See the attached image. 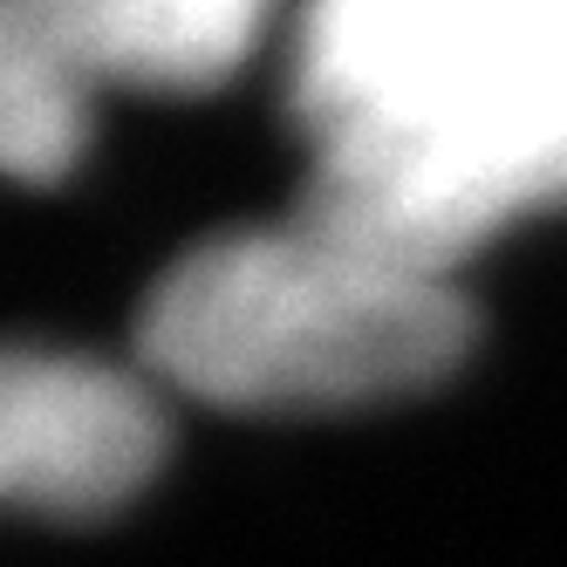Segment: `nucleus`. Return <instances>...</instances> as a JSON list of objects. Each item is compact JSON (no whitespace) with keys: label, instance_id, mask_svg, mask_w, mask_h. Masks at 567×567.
I'll return each instance as SVG.
<instances>
[{"label":"nucleus","instance_id":"39448f33","mask_svg":"<svg viewBox=\"0 0 567 567\" xmlns=\"http://www.w3.org/2000/svg\"><path fill=\"white\" fill-rule=\"evenodd\" d=\"M83 90L90 75L75 69L21 0H8V21H0V151H8V172L28 185H55L75 151H83Z\"/></svg>","mask_w":567,"mask_h":567},{"label":"nucleus","instance_id":"20e7f679","mask_svg":"<svg viewBox=\"0 0 567 567\" xmlns=\"http://www.w3.org/2000/svg\"><path fill=\"white\" fill-rule=\"evenodd\" d=\"M90 75L137 90H213L254 55L274 0H21Z\"/></svg>","mask_w":567,"mask_h":567},{"label":"nucleus","instance_id":"7ed1b4c3","mask_svg":"<svg viewBox=\"0 0 567 567\" xmlns=\"http://www.w3.org/2000/svg\"><path fill=\"white\" fill-rule=\"evenodd\" d=\"M165 458V411L144 383L75 355H14L0 377V485L14 506L96 519Z\"/></svg>","mask_w":567,"mask_h":567},{"label":"nucleus","instance_id":"f257e3e1","mask_svg":"<svg viewBox=\"0 0 567 567\" xmlns=\"http://www.w3.org/2000/svg\"><path fill=\"white\" fill-rule=\"evenodd\" d=\"M144 362L233 411H321L431 390L472 349L452 280L396 274L308 226L185 254L137 321Z\"/></svg>","mask_w":567,"mask_h":567},{"label":"nucleus","instance_id":"f03ea898","mask_svg":"<svg viewBox=\"0 0 567 567\" xmlns=\"http://www.w3.org/2000/svg\"><path fill=\"white\" fill-rule=\"evenodd\" d=\"M315 151H567V0H308Z\"/></svg>","mask_w":567,"mask_h":567}]
</instances>
